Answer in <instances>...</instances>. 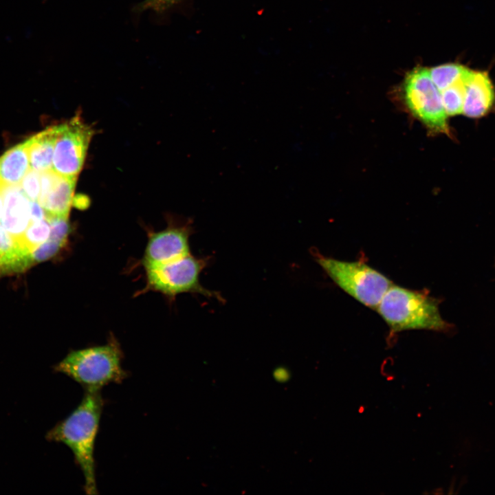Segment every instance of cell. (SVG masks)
<instances>
[{"instance_id":"1","label":"cell","mask_w":495,"mask_h":495,"mask_svg":"<svg viewBox=\"0 0 495 495\" xmlns=\"http://www.w3.org/2000/svg\"><path fill=\"white\" fill-rule=\"evenodd\" d=\"M100 390H85L79 404L47 433L49 441L67 446L83 477L87 494H98L96 478L95 443L104 407Z\"/></svg>"},{"instance_id":"2","label":"cell","mask_w":495,"mask_h":495,"mask_svg":"<svg viewBox=\"0 0 495 495\" xmlns=\"http://www.w3.org/2000/svg\"><path fill=\"white\" fill-rule=\"evenodd\" d=\"M376 309L393 333L415 329L441 331L449 327L440 314L438 302L424 291L393 284Z\"/></svg>"},{"instance_id":"3","label":"cell","mask_w":495,"mask_h":495,"mask_svg":"<svg viewBox=\"0 0 495 495\" xmlns=\"http://www.w3.org/2000/svg\"><path fill=\"white\" fill-rule=\"evenodd\" d=\"M123 354L118 343L111 340L107 344L70 351L54 366L82 386L84 390H100L110 383L120 384L128 373L122 366Z\"/></svg>"},{"instance_id":"4","label":"cell","mask_w":495,"mask_h":495,"mask_svg":"<svg viewBox=\"0 0 495 495\" xmlns=\"http://www.w3.org/2000/svg\"><path fill=\"white\" fill-rule=\"evenodd\" d=\"M316 260L331 280L364 305L375 309L393 285L383 274L362 261H344L316 254Z\"/></svg>"},{"instance_id":"5","label":"cell","mask_w":495,"mask_h":495,"mask_svg":"<svg viewBox=\"0 0 495 495\" xmlns=\"http://www.w3.org/2000/svg\"><path fill=\"white\" fill-rule=\"evenodd\" d=\"M404 99L412 116L430 131L450 135L448 116L429 69L416 67L407 74L404 83Z\"/></svg>"},{"instance_id":"6","label":"cell","mask_w":495,"mask_h":495,"mask_svg":"<svg viewBox=\"0 0 495 495\" xmlns=\"http://www.w3.org/2000/svg\"><path fill=\"white\" fill-rule=\"evenodd\" d=\"M207 260L189 253L175 260L147 267L148 286L170 296L192 292L221 300L219 294L207 289L199 282L200 274L207 265Z\"/></svg>"},{"instance_id":"7","label":"cell","mask_w":495,"mask_h":495,"mask_svg":"<svg viewBox=\"0 0 495 495\" xmlns=\"http://www.w3.org/2000/svg\"><path fill=\"white\" fill-rule=\"evenodd\" d=\"M93 135V129L85 124L79 116L60 124L54 146L52 170L62 176L77 177L83 166Z\"/></svg>"},{"instance_id":"8","label":"cell","mask_w":495,"mask_h":495,"mask_svg":"<svg viewBox=\"0 0 495 495\" xmlns=\"http://www.w3.org/2000/svg\"><path fill=\"white\" fill-rule=\"evenodd\" d=\"M189 223L174 225L153 234L146 245L143 263L145 268L163 264L190 253L188 240L192 233Z\"/></svg>"},{"instance_id":"9","label":"cell","mask_w":495,"mask_h":495,"mask_svg":"<svg viewBox=\"0 0 495 495\" xmlns=\"http://www.w3.org/2000/svg\"><path fill=\"white\" fill-rule=\"evenodd\" d=\"M38 201L46 217L67 218L72 206L77 177L62 176L52 169L41 172Z\"/></svg>"},{"instance_id":"10","label":"cell","mask_w":495,"mask_h":495,"mask_svg":"<svg viewBox=\"0 0 495 495\" xmlns=\"http://www.w3.org/2000/svg\"><path fill=\"white\" fill-rule=\"evenodd\" d=\"M0 190L3 199L1 226L21 245L23 234L31 222L30 200L20 185L1 186Z\"/></svg>"},{"instance_id":"11","label":"cell","mask_w":495,"mask_h":495,"mask_svg":"<svg viewBox=\"0 0 495 495\" xmlns=\"http://www.w3.org/2000/svg\"><path fill=\"white\" fill-rule=\"evenodd\" d=\"M495 91L485 72H472L465 87L463 114L472 118L485 116L492 108Z\"/></svg>"},{"instance_id":"12","label":"cell","mask_w":495,"mask_h":495,"mask_svg":"<svg viewBox=\"0 0 495 495\" xmlns=\"http://www.w3.org/2000/svg\"><path fill=\"white\" fill-rule=\"evenodd\" d=\"M60 125L41 131L25 140L31 168L39 173L52 169L54 146Z\"/></svg>"},{"instance_id":"13","label":"cell","mask_w":495,"mask_h":495,"mask_svg":"<svg viewBox=\"0 0 495 495\" xmlns=\"http://www.w3.org/2000/svg\"><path fill=\"white\" fill-rule=\"evenodd\" d=\"M25 142L10 148L0 157V185H19L30 170Z\"/></svg>"},{"instance_id":"14","label":"cell","mask_w":495,"mask_h":495,"mask_svg":"<svg viewBox=\"0 0 495 495\" xmlns=\"http://www.w3.org/2000/svg\"><path fill=\"white\" fill-rule=\"evenodd\" d=\"M32 264L31 253L24 250L0 226V273L21 272Z\"/></svg>"},{"instance_id":"15","label":"cell","mask_w":495,"mask_h":495,"mask_svg":"<svg viewBox=\"0 0 495 495\" xmlns=\"http://www.w3.org/2000/svg\"><path fill=\"white\" fill-rule=\"evenodd\" d=\"M472 70L456 63H448L429 69L431 79L441 91L467 76Z\"/></svg>"},{"instance_id":"16","label":"cell","mask_w":495,"mask_h":495,"mask_svg":"<svg viewBox=\"0 0 495 495\" xmlns=\"http://www.w3.org/2000/svg\"><path fill=\"white\" fill-rule=\"evenodd\" d=\"M473 71L465 77L441 91L445 111L448 116H454L463 113L465 87Z\"/></svg>"},{"instance_id":"17","label":"cell","mask_w":495,"mask_h":495,"mask_svg":"<svg viewBox=\"0 0 495 495\" xmlns=\"http://www.w3.org/2000/svg\"><path fill=\"white\" fill-rule=\"evenodd\" d=\"M50 235V224L46 218L32 221L23 234L21 245L31 253L36 247L47 241Z\"/></svg>"},{"instance_id":"18","label":"cell","mask_w":495,"mask_h":495,"mask_svg":"<svg viewBox=\"0 0 495 495\" xmlns=\"http://www.w3.org/2000/svg\"><path fill=\"white\" fill-rule=\"evenodd\" d=\"M20 186L31 201H38L41 191V174L33 169H30L22 179Z\"/></svg>"},{"instance_id":"19","label":"cell","mask_w":495,"mask_h":495,"mask_svg":"<svg viewBox=\"0 0 495 495\" xmlns=\"http://www.w3.org/2000/svg\"><path fill=\"white\" fill-rule=\"evenodd\" d=\"M65 245V243L62 242L49 239L31 252L32 263L41 262L53 257Z\"/></svg>"},{"instance_id":"20","label":"cell","mask_w":495,"mask_h":495,"mask_svg":"<svg viewBox=\"0 0 495 495\" xmlns=\"http://www.w3.org/2000/svg\"><path fill=\"white\" fill-rule=\"evenodd\" d=\"M50 224V238L63 243H66L69 233V224L66 217H46Z\"/></svg>"},{"instance_id":"21","label":"cell","mask_w":495,"mask_h":495,"mask_svg":"<svg viewBox=\"0 0 495 495\" xmlns=\"http://www.w3.org/2000/svg\"><path fill=\"white\" fill-rule=\"evenodd\" d=\"M180 0H144L136 6L138 12L152 10L162 12L171 8Z\"/></svg>"},{"instance_id":"22","label":"cell","mask_w":495,"mask_h":495,"mask_svg":"<svg viewBox=\"0 0 495 495\" xmlns=\"http://www.w3.org/2000/svg\"><path fill=\"white\" fill-rule=\"evenodd\" d=\"M30 206L31 222L46 218L45 212L38 201L30 200Z\"/></svg>"},{"instance_id":"23","label":"cell","mask_w":495,"mask_h":495,"mask_svg":"<svg viewBox=\"0 0 495 495\" xmlns=\"http://www.w3.org/2000/svg\"><path fill=\"white\" fill-rule=\"evenodd\" d=\"M78 197L79 198V199L80 200V202H75V204H76V207H78V208H85V206H87L88 201H87V198H83L82 195H81L80 197Z\"/></svg>"},{"instance_id":"24","label":"cell","mask_w":495,"mask_h":495,"mask_svg":"<svg viewBox=\"0 0 495 495\" xmlns=\"http://www.w3.org/2000/svg\"><path fill=\"white\" fill-rule=\"evenodd\" d=\"M3 212V199L1 192L0 190V221H1V219L2 217Z\"/></svg>"},{"instance_id":"25","label":"cell","mask_w":495,"mask_h":495,"mask_svg":"<svg viewBox=\"0 0 495 495\" xmlns=\"http://www.w3.org/2000/svg\"><path fill=\"white\" fill-rule=\"evenodd\" d=\"M0 187H1V185H0Z\"/></svg>"}]
</instances>
